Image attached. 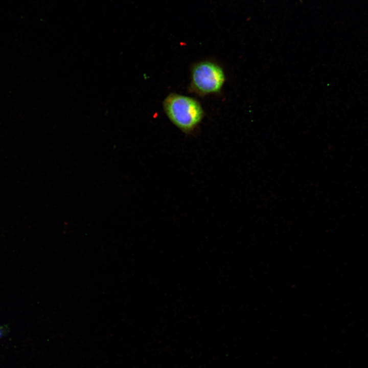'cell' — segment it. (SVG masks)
<instances>
[{"label": "cell", "instance_id": "6da1fadb", "mask_svg": "<svg viewBox=\"0 0 368 368\" xmlns=\"http://www.w3.org/2000/svg\"><path fill=\"white\" fill-rule=\"evenodd\" d=\"M164 111L171 122L186 134L194 133L204 112L200 103L189 96L170 94L163 102Z\"/></svg>", "mask_w": 368, "mask_h": 368}, {"label": "cell", "instance_id": "7a4b0ae2", "mask_svg": "<svg viewBox=\"0 0 368 368\" xmlns=\"http://www.w3.org/2000/svg\"><path fill=\"white\" fill-rule=\"evenodd\" d=\"M225 81L223 68L211 61L196 63L191 70V86L198 94H216L222 89Z\"/></svg>", "mask_w": 368, "mask_h": 368}]
</instances>
